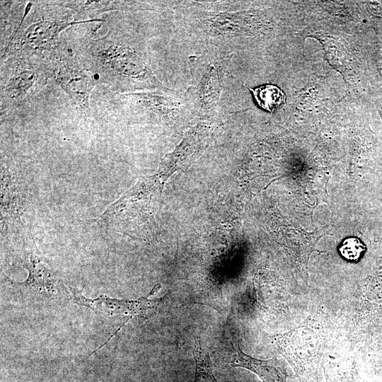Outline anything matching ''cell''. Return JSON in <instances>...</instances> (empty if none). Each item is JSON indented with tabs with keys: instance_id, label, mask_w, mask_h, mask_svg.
<instances>
[{
	"instance_id": "cell-2",
	"label": "cell",
	"mask_w": 382,
	"mask_h": 382,
	"mask_svg": "<svg viewBox=\"0 0 382 382\" xmlns=\"http://www.w3.org/2000/svg\"><path fill=\"white\" fill-rule=\"evenodd\" d=\"M95 18L76 21L71 14L43 15L27 21L22 25V19L16 33L10 37L3 57L9 52L21 51L37 57L48 52L50 54L58 48L59 33L67 27L87 22L101 21Z\"/></svg>"
},
{
	"instance_id": "cell-1",
	"label": "cell",
	"mask_w": 382,
	"mask_h": 382,
	"mask_svg": "<svg viewBox=\"0 0 382 382\" xmlns=\"http://www.w3.org/2000/svg\"><path fill=\"white\" fill-rule=\"evenodd\" d=\"M128 41L111 30L101 37L90 40L83 51V65L98 82L120 91L161 87L144 51Z\"/></svg>"
},
{
	"instance_id": "cell-10",
	"label": "cell",
	"mask_w": 382,
	"mask_h": 382,
	"mask_svg": "<svg viewBox=\"0 0 382 382\" xmlns=\"http://www.w3.org/2000/svg\"><path fill=\"white\" fill-rule=\"evenodd\" d=\"M194 345L195 375L193 382H217L213 374L209 355L203 349L199 337H195Z\"/></svg>"
},
{
	"instance_id": "cell-9",
	"label": "cell",
	"mask_w": 382,
	"mask_h": 382,
	"mask_svg": "<svg viewBox=\"0 0 382 382\" xmlns=\"http://www.w3.org/2000/svg\"><path fill=\"white\" fill-rule=\"evenodd\" d=\"M249 89L252 91L258 105L270 112L275 111L285 103L286 96L277 86L265 84Z\"/></svg>"
},
{
	"instance_id": "cell-5",
	"label": "cell",
	"mask_w": 382,
	"mask_h": 382,
	"mask_svg": "<svg viewBox=\"0 0 382 382\" xmlns=\"http://www.w3.org/2000/svg\"><path fill=\"white\" fill-rule=\"evenodd\" d=\"M212 135L213 128L205 125H198L187 132L182 142L161 161L158 176L162 183L195 160L208 146Z\"/></svg>"
},
{
	"instance_id": "cell-6",
	"label": "cell",
	"mask_w": 382,
	"mask_h": 382,
	"mask_svg": "<svg viewBox=\"0 0 382 382\" xmlns=\"http://www.w3.org/2000/svg\"><path fill=\"white\" fill-rule=\"evenodd\" d=\"M10 53L13 54L10 64L12 66L8 68L1 96L10 100H20L37 83L42 74V67L35 62L37 56L21 51Z\"/></svg>"
},
{
	"instance_id": "cell-3",
	"label": "cell",
	"mask_w": 382,
	"mask_h": 382,
	"mask_svg": "<svg viewBox=\"0 0 382 382\" xmlns=\"http://www.w3.org/2000/svg\"><path fill=\"white\" fill-rule=\"evenodd\" d=\"M50 58L48 76L53 77L78 110L90 111L89 97L93 88L98 83L95 74L74 57L59 55L57 50Z\"/></svg>"
},
{
	"instance_id": "cell-8",
	"label": "cell",
	"mask_w": 382,
	"mask_h": 382,
	"mask_svg": "<svg viewBox=\"0 0 382 382\" xmlns=\"http://www.w3.org/2000/svg\"><path fill=\"white\" fill-rule=\"evenodd\" d=\"M224 66H212L204 76L197 89V98L200 108L209 111L217 105L221 95V79Z\"/></svg>"
},
{
	"instance_id": "cell-11",
	"label": "cell",
	"mask_w": 382,
	"mask_h": 382,
	"mask_svg": "<svg viewBox=\"0 0 382 382\" xmlns=\"http://www.w3.org/2000/svg\"><path fill=\"white\" fill-rule=\"evenodd\" d=\"M365 248L363 243L356 238L345 239L340 248V254L347 260L356 261L361 256Z\"/></svg>"
},
{
	"instance_id": "cell-7",
	"label": "cell",
	"mask_w": 382,
	"mask_h": 382,
	"mask_svg": "<svg viewBox=\"0 0 382 382\" xmlns=\"http://www.w3.org/2000/svg\"><path fill=\"white\" fill-rule=\"evenodd\" d=\"M233 354L229 364L255 374L262 382H286L287 373L276 357L260 359L244 353L238 343L231 342Z\"/></svg>"
},
{
	"instance_id": "cell-4",
	"label": "cell",
	"mask_w": 382,
	"mask_h": 382,
	"mask_svg": "<svg viewBox=\"0 0 382 382\" xmlns=\"http://www.w3.org/2000/svg\"><path fill=\"white\" fill-rule=\"evenodd\" d=\"M161 288L159 284H156L145 297L137 300H118L101 296L95 299H86L81 295L74 293L76 303L91 308L98 314L110 317H120L125 324L135 317L148 318L157 311L161 299H149L154 292Z\"/></svg>"
}]
</instances>
